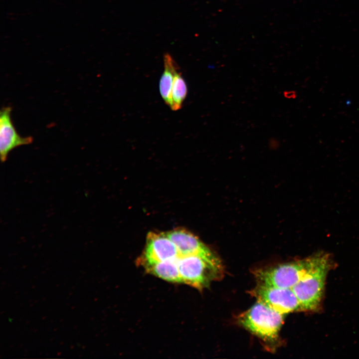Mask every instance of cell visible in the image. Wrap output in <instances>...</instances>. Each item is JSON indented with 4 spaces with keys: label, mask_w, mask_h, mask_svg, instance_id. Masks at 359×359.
I'll list each match as a JSON object with an SVG mask.
<instances>
[{
    "label": "cell",
    "mask_w": 359,
    "mask_h": 359,
    "mask_svg": "<svg viewBox=\"0 0 359 359\" xmlns=\"http://www.w3.org/2000/svg\"><path fill=\"white\" fill-rule=\"evenodd\" d=\"M326 255L319 253L306 259L260 269L254 272V275L258 283L283 288H292L318 265Z\"/></svg>",
    "instance_id": "6da1fadb"
},
{
    "label": "cell",
    "mask_w": 359,
    "mask_h": 359,
    "mask_svg": "<svg viewBox=\"0 0 359 359\" xmlns=\"http://www.w3.org/2000/svg\"><path fill=\"white\" fill-rule=\"evenodd\" d=\"M284 315L257 301L239 316L238 321L245 329L263 341L274 343L278 339Z\"/></svg>",
    "instance_id": "7a4b0ae2"
},
{
    "label": "cell",
    "mask_w": 359,
    "mask_h": 359,
    "mask_svg": "<svg viewBox=\"0 0 359 359\" xmlns=\"http://www.w3.org/2000/svg\"><path fill=\"white\" fill-rule=\"evenodd\" d=\"M330 260L327 254L318 265L292 287L302 311H313L319 307L327 274L331 267Z\"/></svg>",
    "instance_id": "3957f363"
},
{
    "label": "cell",
    "mask_w": 359,
    "mask_h": 359,
    "mask_svg": "<svg viewBox=\"0 0 359 359\" xmlns=\"http://www.w3.org/2000/svg\"><path fill=\"white\" fill-rule=\"evenodd\" d=\"M176 262L182 283L198 290L207 287L211 281L218 279L222 275L223 267L197 255L181 256Z\"/></svg>",
    "instance_id": "277c9868"
},
{
    "label": "cell",
    "mask_w": 359,
    "mask_h": 359,
    "mask_svg": "<svg viewBox=\"0 0 359 359\" xmlns=\"http://www.w3.org/2000/svg\"><path fill=\"white\" fill-rule=\"evenodd\" d=\"M251 294L273 310L283 314L302 311L300 303L292 288H283L258 283Z\"/></svg>",
    "instance_id": "5b68a950"
},
{
    "label": "cell",
    "mask_w": 359,
    "mask_h": 359,
    "mask_svg": "<svg viewBox=\"0 0 359 359\" xmlns=\"http://www.w3.org/2000/svg\"><path fill=\"white\" fill-rule=\"evenodd\" d=\"M180 257L176 245L166 233L150 232L140 263L145 266L166 261H177Z\"/></svg>",
    "instance_id": "8992f818"
},
{
    "label": "cell",
    "mask_w": 359,
    "mask_h": 359,
    "mask_svg": "<svg viewBox=\"0 0 359 359\" xmlns=\"http://www.w3.org/2000/svg\"><path fill=\"white\" fill-rule=\"evenodd\" d=\"M176 245L181 256L197 255L214 265L223 267L219 258L197 237L183 229H176L166 233Z\"/></svg>",
    "instance_id": "52a82bcc"
},
{
    "label": "cell",
    "mask_w": 359,
    "mask_h": 359,
    "mask_svg": "<svg viewBox=\"0 0 359 359\" xmlns=\"http://www.w3.org/2000/svg\"><path fill=\"white\" fill-rule=\"evenodd\" d=\"M11 108L7 106L0 112V154L2 162L7 159L13 149L32 142L31 137H22L17 133L10 118Z\"/></svg>",
    "instance_id": "ba28073f"
},
{
    "label": "cell",
    "mask_w": 359,
    "mask_h": 359,
    "mask_svg": "<svg viewBox=\"0 0 359 359\" xmlns=\"http://www.w3.org/2000/svg\"><path fill=\"white\" fill-rule=\"evenodd\" d=\"M164 70L160 80V92L165 103L170 108L172 105V90L175 72L178 65L168 53L164 55Z\"/></svg>",
    "instance_id": "9c48e42d"
},
{
    "label": "cell",
    "mask_w": 359,
    "mask_h": 359,
    "mask_svg": "<svg viewBox=\"0 0 359 359\" xmlns=\"http://www.w3.org/2000/svg\"><path fill=\"white\" fill-rule=\"evenodd\" d=\"M146 271L166 281L182 283L176 261H166L144 266Z\"/></svg>",
    "instance_id": "30bf717a"
},
{
    "label": "cell",
    "mask_w": 359,
    "mask_h": 359,
    "mask_svg": "<svg viewBox=\"0 0 359 359\" xmlns=\"http://www.w3.org/2000/svg\"><path fill=\"white\" fill-rule=\"evenodd\" d=\"M187 93V87L179 69L176 70L174 75L172 90V105L171 107L173 111L180 109L182 106Z\"/></svg>",
    "instance_id": "8fae6325"
},
{
    "label": "cell",
    "mask_w": 359,
    "mask_h": 359,
    "mask_svg": "<svg viewBox=\"0 0 359 359\" xmlns=\"http://www.w3.org/2000/svg\"><path fill=\"white\" fill-rule=\"evenodd\" d=\"M283 95L284 97L288 99H294L297 96V92L294 90L285 91Z\"/></svg>",
    "instance_id": "7c38bea8"
}]
</instances>
